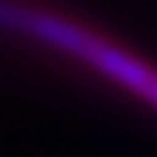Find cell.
<instances>
[{
    "label": "cell",
    "mask_w": 157,
    "mask_h": 157,
    "mask_svg": "<svg viewBox=\"0 0 157 157\" xmlns=\"http://www.w3.org/2000/svg\"><path fill=\"white\" fill-rule=\"evenodd\" d=\"M0 33L41 44L157 110V66L61 11L28 0H0Z\"/></svg>",
    "instance_id": "obj_1"
}]
</instances>
